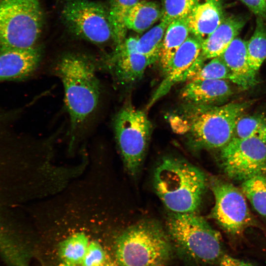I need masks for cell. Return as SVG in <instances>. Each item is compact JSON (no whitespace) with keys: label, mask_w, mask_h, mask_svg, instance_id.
I'll list each match as a JSON object with an SVG mask.
<instances>
[{"label":"cell","mask_w":266,"mask_h":266,"mask_svg":"<svg viewBox=\"0 0 266 266\" xmlns=\"http://www.w3.org/2000/svg\"><path fill=\"white\" fill-rule=\"evenodd\" d=\"M156 193L172 212L196 213L207 187L205 173L183 159L164 158L154 173Z\"/></svg>","instance_id":"6da1fadb"},{"label":"cell","mask_w":266,"mask_h":266,"mask_svg":"<svg viewBox=\"0 0 266 266\" xmlns=\"http://www.w3.org/2000/svg\"><path fill=\"white\" fill-rule=\"evenodd\" d=\"M65 91L71 132H74L93 113L99 103L100 83L96 66L89 57L79 53L63 56L55 66Z\"/></svg>","instance_id":"7a4b0ae2"},{"label":"cell","mask_w":266,"mask_h":266,"mask_svg":"<svg viewBox=\"0 0 266 266\" xmlns=\"http://www.w3.org/2000/svg\"><path fill=\"white\" fill-rule=\"evenodd\" d=\"M254 101L232 102L220 106L186 104L183 130L195 147L221 149L233 136L239 118Z\"/></svg>","instance_id":"3957f363"},{"label":"cell","mask_w":266,"mask_h":266,"mask_svg":"<svg viewBox=\"0 0 266 266\" xmlns=\"http://www.w3.org/2000/svg\"><path fill=\"white\" fill-rule=\"evenodd\" d=\"M170 238L156 221L145 220L130 226L118 237V266H166L173 254Z\"/></svg>","instance_id":"277c9868"},{"label":"cell","mask_w":266,"mask_h":266,"mask_svg":"<svg viewBox=\"0 0 266 266\" xmlns=\"http://www.w3.org/2000/svg\"><path fill=\"white\" fill-rule=\"evenodd\" d=\"M166 227L172 244L190 260L219 265L226 253L219 233L196 213L172 212Z\"/></svg>","instance_id":"5b68a950"},{"label":"cell","mask_w":266,"mask_h":266,"mask_svg":"<svg viewBox=\"0 0 266 266\" xmlns=\"http://www.w3.org/2000/svg\"><path fill=\"white\" fill-rule=\"evenodd\" d=\"M37 0L0 2V51L34 47L42 27Z\"/></svg>","instance_id":"8992f818"},{"label":"cell","mask_w":266,"mask_h":266,"mask_svg":"<svg viewBox=\"0 0 266 266\" xmlns=\"http://www.w3.org/2000/svg\"><path fill=\"white\" fill-rule=\"evenodd\" d=\"M152 128L145 112L130 104L123 107L115 116V137L125 166L132 175H135L142 166Z\"/></svg>","instance_id":"52a82bcc"},{"label":"cell","mask_w":266,"mask_h":266,"mask_svg":"<svg viewBox=\"0 0 266 266\" xmlns=\"http://www.w3.org/2000/svg\"><path fill=\"white\" fill-rule=\"evenodd\" d=\"M211 188L215 198L211 217L231 236L239 237L250 227L264 229L251 213L241 190L217 178L212 179Z\"/></svg>","instance_id":"ba28073f"},{"label":"cell","mask_w":266,"mask_h":266,"mask_svg":"<svg viewBox=\"0 0 266 266\" xmlns=\"http://www.w3.org/2000/svg\"><path fill=\"white\" fill-rule=\"evenodd\" d=\"M62 14L70 31L79 38L98 44L114 39L108 10L100 3L87 0H68Z\"/></svg>","instance_id":"9c48e42d"},{"label":"cell","mask_w":266,"mask_h":266,"mask_svg":"<svg viewBox=\"0 0 266 266\" xmlns=\"http://www.w3.org/2000/svg\"><path fill=\"white\" fill-rule=\"evenodd\" d=\"M220 161L224 173L234 180L266 174V143L255 137H233L221 149Z\"/></svg>","instance_id":"30bf717a"},{"label":"cell","mask_w":266,"mask_h":266,"mask_svg":"<svg viewBox=\"0 0 266 266\" xmlns=\"http://www.w3.org/2000/svg\"><path fill=\"white\" fill-rule=\"evenodd\" d=\"M201 50V41L190 34L174 54L164 73V79L147 104V109L165 96L174 85L187 80L191 67L200 56Z\"/></svg>","instance_id":"8fae6325"},{"label":"cell","mask_w":266,"mask_h":266,"mask_svg":"<svg viewBox=\"0 0 266 266\" xmlns=\"http://www.w3.org/2000/svg\"><path fill=\"white\" fill-rule=\"evenodd\" d=\"M138 37H130L116 46L108 59V66L120 84H132L140 79L150 61L136 49Z\"/></svg>","instance_id":"7c38bea8"},{"label":"cell","mask_w":266,"mask_h":266,"mask_svg":"<svg viewBox=\"0 0 266 266\" xmlns=\"http://www.w3.org/2000/svg\"><path fill=\"white\" fill-rule=\"evenodd\" d=\"M41 58L35 47L0 51V83L26 79L37 68Z\"/></svg>","instance_id":"4fadbf2b"},{"label":"cell","mask_w":266,"mask_h":266,"mask_svg":"<svg viewBox=\"0 0 266 266\" xmlns=\"http://www.w3.org/2000/svg\"><path fill=\"white\" fill-rule=\"evenodd\" d=\"M233 93L225 79L189 81L181 89V99L187 105H216L226 101Z\"/></svg>","instance_id":"5bb4252c"},{"label":"cell","mask_w":266,"mask_h":266,"mask_svg":"<svg viewBox=\"0 0 266 266\" xmlns=\"http://www.w3.org/2000/svg\"><path fill=\"white\" fill-rule=\"evenodd\" d=\"M224 17L219 0H196L187 17L190 33L202 42L219 26Z\"/></svg>","instance_id":"9a60e30c"},{"label":"cell","mask_w":266,"mask_h":266,"mask_svg":"<svg viewBox=\"0 0 266 266\" xmlns=\"http://www.w3.org/2000/svg\"><path fill=\"white\" fill-rule=\"evenodd\" d=\"M219 57L230 69L233 83L244 90L257 83V74L251 69L248 62L247 41L235 37Z\"/></svg>","instance_id":"2e32d148"},{"label":"cell","mask_w":266,"mask_h":266,"mask_svg":"<svg viewBox=\"0 0 266 266\" xmlns=\"http://www.w3.org/2000/svg\"><path fill=\"white\" fill-rule=\"evenodd\" d=\"M241 17H224L219 26L201 42L200 56L204 60L220 56L245 24Z\"/></svg>","instance_id":"e0dca14e"},{"label":"cell","mask_w":266,"mask_h":266,"mask_svg":"<svg viewBox=\"0 0 266 266\" xmlns=\"http://www.w3.org/2000/svg\"><path fill=\"white\" fill-rule=\"evenodd\" d=\"M186 18L174 20L168 26L162 43L159 62L164 73L174 54L190 35Z\"/></svg>","instance_id":"ac0fdd59"},{"label":"cell","mask_w":266,"mask_h":266,"mask_svg":"<svg viewBox=\"0 0 266 266\" xmlns=\"http://www.w3.org/2000/svg\"><path fill=\"white\" fill-rule=\"evenodd\" d=\"M161 17V7L154 1H138L130 10L126 20L127 29L141 33Z\"/></svg>","instance_id":"d6986e66"},{"label":"cell","mask_w":266,"mask_h":266,"mask_svg":"<svg viewBox=\"0 0 266 266\" xmlns=\"http://www.w3.org/2000/svg\"><path fill=\"white\" fill-rule=\"evenodd\" d=\"M247 54L249 66L257 74L266 59V25L260 17L258 16L254 32L247 41Z\"/></svg>","instance_id":"ffe728a7"},{"label":"cell","mask_w":266,"mask_h":266,"mask_svg":"<svg viewBox=\"0 0 266 266\" xmlns=\"http://www.w3.org/2000/svg\"><path fill=\"white\" fill-rule=\"evenodd\" d=\"M241 190L255 210L266 222V174L242 181Z\"/></svg>","instance_id":"44dd1931"},{"label":"cell","mask_w":266,"mask_h":266,"mask_svg":"<svg viewBox=\"0 0 266 266\" xmlns=\"http://www.w3.org/2000/svg\"><path fill=\"white\" fill-rule=\"evenodd\" d=\"M166 23L160 22L138 38L136 49L154 64L159 60L164 37L168 27Z\"/></svg>","instance_id":"7402d4cb"},{"label":"cell","mask_w":266,"mask_h":266,"mask_svg":"<svg viewBox=\"0 0 266 266\" xmlns=\"http://www.w3.org/2000/svg\"><path fill=\"white\" fill-rule=\"evenodd\" d=\"M89 243L88 237L80 232L70 235L61 242L59 253L64 263L80 265Z\"/></svg>","instance_id":"603a6c76"},{"label":"cell","mask_w":266,"mask_h":266,"mask_svg":"<svg viewBox=\"0 0 266 266\" xmlns=\"http://www.w3.org/2000/svg\"><path fill=\"white\" fill-rule=\"evenodd\" d=\"M139 0H111L108 10L110 22L113 29L114 40L117 46L125 39L127 28L126 17L132 8Z\"/></svg>","instance_id":"cb8c5ba5"},{"label":"cell","mask_w":266,"mask_h":266,"mask_svg":"<svg viewBox=\"0 0 266 266\" xmlns=\"http://www.w3.org/2000/svg\"><path fill=\"white\" fill-rule=\"evenodd\" d=\"M233 137H255L266 143V115H241L236 124Z\"/></svg>","instance_id":"d4e9b609"},{"label":"cell","mask_w":266,"mask_h":266,"mask_svg":"<svg viewBox=\"0 0 266 266\" xmlns=\"http://www.w3.org/2000/svg\"><path fill=\"white\" fill-rule=\"evenodd\" d=\"M232 73L220 57L204 63L193 75L189 81L204 79H225L232 81Z\"/></svg>","instance_id":"484cf974"},{"label":"cell","mask_w":266,"mask_h":266,"mask_svg":"<svg viewBox=\"0 0 266 266\" xmlns=\"http://www.w3.org/2000/svg\"><path fill=\"white\" fill-rule=\"evenodd\" d=\"M196 0H162L160 22L168 25L172 21L186 18Z\"/></svg>","instance_id":"4316f807"},{"label":"cell","mask_w":266,"mask_h":266,"mask_svg":"<svg viewBox=\"0 0 266 266\" xmlns=\"http://www.w3.org/2000/svg\"><path fill=\"white\" fill-rule=\"evenodd\" d=\"M104 250L96 241L90 242L87 251L80 265L82 266H101L107 261Z\"/></svg>","instance_id":"83f0119b"},{"label":"cell","mask_w":266,"mask_h":266,"mask_svg":"<svg viewBox=\"0 0 266 266\" xmlns=\"http://www.w3.org/2000/svg\"><path fill=\"white\" fill-rule=\"evenodd\" d=\"M258 17L266 20V1L265 0H240Z\"/></svg>","instance_id":"f1b7e54d"},{"label":"cell","mask_w":266,"mask_h":266,"mask_svg":"<svg viewBox=\"0 0 266 266\" xmlns=\"http://www.w3.org/2000/svg\"><path fill=\"white\" fill-rule=\"evenodd\" d=\"M219 266H259L258 265L240 259L226 253L220 260Z\"/></svg>","instance_id":"f546056e"},{"label":"cell","mask_w":266,"mask_h":266,"mask_svg":"<svg viewBox=\"0 0 266 266\" xmlns=\"http://www.w3.org/2000/svg\"><path fill=\"white\" fill-rule=\"evenodd\" d=\"M251 253L266 261V243L261 247L260 249H258Z\"/></svg>","instance_id":"4dcf8cb0"},{"label":"cell","mask_w":266,"mask_h":266,"mask_svg":"<svg viewBox=\"0 0 266 266\" xmlns=\"http://www.w3.org/2000/svg\"><path fill=\"white\" fill-rule=\"evenodd\" d=\"M60 266H82L70 265V264L64 263L63 264H62ZM101 266H116L114 265L113 264H112L111 262L107 261L106 263H105L104 264H103V265Z\"/></svg>","instance_id":"1f68e13d"}]
</instances>
